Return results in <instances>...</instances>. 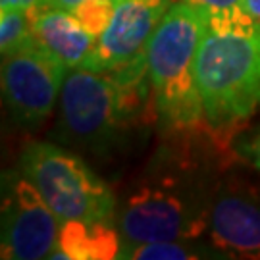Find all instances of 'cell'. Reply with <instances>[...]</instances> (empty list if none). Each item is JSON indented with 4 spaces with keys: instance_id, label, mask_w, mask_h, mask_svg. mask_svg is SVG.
Returning <instances> with one entry per match:
<instances>
[{
    "instance_id": "cell-1",
    "label": "cell",
    "mask_w": 260,
    "mask_h": 260,
    "mask_svg": "<svg viewBox=\"0 0 260 260\" xmlns=\"http://www.w3.org/2000/svg\"><path fill=\"white\" fill-rule=\"evenodd\" d=\"M156 125L147 56L118 70L75 68L66 75L52 139L103 164L120 162Z\"/></svg>"
},
{
    "instance_id": "cell-2",
    "label": "cell",
    "mask_w": 260,
    "mask_h": 260,
    "mask_svg": "<svg viewBox=\"0 0 260 260\" xmlns=\"http://www.w3.org/2000/svg\"><path fill=\"white\" fill-rule=\"evenodd\" d=\"M220 174L210 150L197 143V135L166 139L118 201L114 225L121 241L203 237L208 233Z\"/></svg>"
},
{
    "instance_id": "cell-3",
    "label": "cell",
    "mask_w": 260,
    "mask_h": 260,
    "mask_svg": "<svg viewBox=\"0 0 260 260\" xmlns=\"http://www.w3.org/2000/svg\"><path fill=\"white\" fill-rule=\"evenodd\" d=\"M197 81L206 133L230 145L260 112V23L245 10L206 19Z\"/></svg>"
},
{
    "instance_id": "cell-4",
    "label": "cell",
    "mask_w": 260,
    "mask_h": 260,
    "mask_svg": "<svg viewBox=\"0 0 260 260\" xmlns=\"http://www.w3.org/2000/svg\"><path fill=\"white\" fill-rule=\"evenodd\" d=\"M205 29V14L177 0L149 43L147 68L156 106V129L164 139L191 137L206 129L197 81V54Z\"/></svg>"
},
{
    "instance_id": "cell-5",
    "label": "cell",
    "mask_w": 260,
    "mask_h": 260,
    "mask_svg": "<svg viewBox=\"0 0 260 260\" xmlns=\"http://www.w3.org/2000/svg\"><path fill=\"white\" fill-rule=\"evenodd\" d=\"M18 170L35 185L60 223H114L118 199L81 154L56 141H29L19 152Z\"/></svg>"
},
{
    "instance_id": "cell-6",
    "label": "cell",
    "mask_w": 260,
    "mask_h": 260,
    "mask_svg": "<svg viewBox=\"0 0 260 260\" xmlns=\"http://www.w3.org/2000/svg\"><path fill=\"white\" fill-rule=\"evenodd\" d=\"M68 68L37 41L2 56V96L21 129H41L58 106Z\"/></svg>"
},
{
    "instance_id": "cell-7",
    "label": "cell",
    "mask_w": 260,
    "mask_h": 260,
    "mask_svg": "<svg viewBox=\"0 0 260 260\" xmlns=\"http://www.w3.org/2000/svg\"><path fill=\"white\" fill-rule=\"evenodd\" d=\"M0 256L4 260L50 258L62 223L35 185L16 170L2 174Z\"/></svg>"
},
{
    "instance_id": "cell-8",
    "label": "cell",
    "mask_w": 260,
    "mask_h": 260,
    "mask_svg": "<svg viewBox=\"0 0 260 260\" xmlns=\"http://www.w3.org/2000/svg\"><path fill=\"white\" fill-rule=\"evenodd\" d=\"M208 237L220 258L260 260V174H220L208 214Z\"/></svg>"
},
{
    "instance_id": "cell-9",
    "label": "cell",
    "mask_w": 260,
    "mask_h": 260,
    "mask_svg": "<svg viewBox=\"0 0 260 260\" xmlns=\"http://www.w3.org/2000/svg\"><path fill=\"white\" fill-rule=\"evenodd\" d=\"M174 0H116L104 33L96 39L81 68L118 70L147 56V48Z\"/></svg>"
},
{
    "instance_id": "cell-10",
    "label": "cell",
    "mask_w": 260,
    "mask_h": 260,
    "mask_svg": "<svg viewBox=\"0 0 260 260\" xmlns=\"http://www.w3.org/2000/svg\"><path fill=\"white\" fill-rule=\"evenodd\" d=\"M33 35L68 70L81 68L96 43V37L85 29L74 12L48 6H43L33 16Z\"/></svg>"
},
{
    "instance_id": "cell-11",
    "label": "cell",
    "mask_w": 260,
    "mask_h": 260,
    "mask_svg": "<svg viewBox=\"0 0 260 260\" xmlns=\"http://www.w3.org/2000/svg\"><path fill=\"white\" fill-rule=\"evenodd\" d=\"M121 251V235L108 222H66L60 228L58 249L50 258L110 260Z\"/></svg>"
},
{
    "instance_id": "cell-12",
    "label": "cell",
    "mask_w": 260,
    "mask_h": 260,
    "mask_svg": "<svg viewBox=\"0 0 260 260\" xmlns=\"http://www.w3.org/2000/svg\"><path fill=\"white\" fill-rule=\"evenodd\" d=\"M212 245H203L197 239H170V241L125 243L121 241L120 260H197L210 258Z\"/></svg>"
},
{
    "instance_id": "cell-13",
    "label": "cell",
    "mask_w": 260,
    "mask_h": 260,
    "mask_svg": "<svg viewBox=\"0 0 260 260\" xmlns=\"http://www.w3.org/2000/svg\"><path fill=\"white\" fill-rule=\"evenodd\" d=\"M35 41L33 18L21 10H0V52L8 56Z\"/></svg>"
},
{
    "instance_id": "cell-14",
    "label": "cell",
    "mask_w": 260,
    "mask_h": 260,
    "mask_svg": "<svg viewBox=\"0 0 260 260\" xmlns=\"http://www.w3.org/2000/svg\"><path fill=\"white\" fill-rule=\"evenodd\" d=\"M116 8V0H85L81 6L74 10L75 18L85 25L89 33L99 39L108 27Z\"/></svg>"
},
{
    "instance_id": "cell-15",
    "label": "cell",
    "mask_w": 260,
    "mask_h": 260,
    "mask_svg": "<svg viewBox=\"0 0 260 260\" xmlns=\"http://www.w3.org/2000/svg\"><path fill=\"white\" fill-rule=\"evenodd\" d=\"M230 149L241 166L260 174V123L237 133L230 143Z\"/></svg>"
},
{
    "instance_id": "cell-16",
    "label": "cell",
    "mask_w": 260,
    "mask_h": 260,
    "mask_svg": "<svg viewBox=\"0 0 260 260\" xmlns=\"http://www.w3.org/2000/svg\"><path fill=\"white\" fill-rule=\"evenodd\" d=\"M193 8L201 10L205 18H220V16H232L237 12H243L245 0H181Z\"/></svg>"
},
{
    "instance_id": "cell-17",
    "label": "cell",
    "mask_w": 260,
    "mask_h": 260,
    "mask_svg": "<svg viewBox=\"0 0 260 260\" xmlns=\"http://www.w3.org/2000/svg\"><path fill=\"white\" fill-rule=\"evenodd\" d=\"M43 8V0H0V10H21L33 18Z\"/></svg>"
},
{
    "instance_id": "cell-18",
    "label": "cell",
    "mask_w": 260,
    "mask_h": 260,
    "mask_svg": "<svg viewBox=\"0 0 260 260\" xmlns=\"http://www.w3.org/2000/svg\"><path fill=\"white\" fill-rule=\"evenodd\" d=\"M85 0H43V6L48 8H62L68 12H74L77 6H81Z\"/></svg>"
},
{
    "instance_id": "cell-19",
    "label": "cell",
    "mask_w": 260,
    "mask_h": 260,
    "mask_svg": "<svg viewBox=\"0 0 260 260\" xmlns=\"http://www.w3.org/2000/svg\"><path fill=\"white\" fill-rule=\"evenodd\" d=\"M243 8H245V12H247L252 19H256L260 23V0H245V2H243Z\"/></svg>"
}]
</instances>
